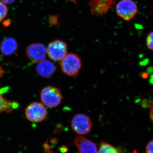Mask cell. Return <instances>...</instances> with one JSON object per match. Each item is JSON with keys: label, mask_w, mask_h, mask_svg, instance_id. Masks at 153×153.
I'll use <instances>...</instances> for the list:
<instances>
[{"label": "cell", "mask_w": 153, "mask_h": 153, "mask_svg": "<svg viewBox=\"0 0 153 153\" xmlns=\"http://www.w3.org/2000/svg\"><path fill=\"white\" fill-rule=\"evenodd\" d=\"M116 13L126 21H130L137 13L138 7L133 0H121L116 5Z\"/></svg>", "instance_id": "obj_3"}, {"label": "cell", "mask_w": 153, "mask_h": 153, "mask_svg": "<svg viewBox=\"0 0 153 153\" xmlns=\"http://www.w3.org/2000/svg\"><path fill=\"white\" fill-rule=\"evenodd\" d=\"M15 1L16 0H1V1L2 2L4 3V4H13Z\"/></svg>", "instance_id": "obj_19"}, {"label": "cell", "mask_w": 153, "mask_h": 153, "mask_svg": "<svg viewBox=\"0 0 153 153\" xmlns=\"http://www.w3.org/2000/svg\"><path fill=\"white\" fill-rule=\"evenodd\" d=\"M150 115L151 119L153 121V100L151 103L150 108Z\"/></svg>", "instance_id": "obj_18"}, {"label": "cell", "mask_w": 153, "mask_h": 153, "mask_svg": "<svg viewBox=\"0 0 153 153\" xmlns=\"http://www.w3.org/2000/svg\"><path fill=\"white\" fill-rule=\"evenodd\" d=\"M60 61V68L64 74L70 76H77L82 66L81 59L78 55L69 53Z\"/></svg>", "instance_id": "obj_1"}, {"label": "cell", "mask_w": 153, "mask_h": 153, "mask_svg": "<svg viewBox=\"0 0 153 153\" xmlns=\"http://www.w3.org/2000/svg\"><path fill=\"white\" fill-rule=\"evenodd\" d=\"M47 109L41 102H32L25 109L26 117L31 122H41L47 118Z\"/></svg>", "instance_id": "obj_4"}, {"label": "cell", "mask_w": 153, "mask_h": 153, "mask_svg": "<svg viewBox=\"0 0 153 153\" xmlns=\"http://www.w3.org/2000/svg\"><path fill=\"white\" fill-rule=\"evenodd\" d=\"M97 153H120L117 148L105 142H102L100 145Z\"/></svg>", "instance_id": "obj_13"}, {"label": "cell", "mask_w": 153, "mask_h": 153, "mask_svg": "<svg viewBox=\"0 0 153 153\" xmlns=\"http://www.w3.org/2000/svg\"><path fill=\"white\" fill-rule=\"evenodd\" d=\"M41 98L44 105L49 108H54L60 105L63 99V96L57 88L48 86L41 90Z\"/></svg>", "instance_id": "obj_2"}, {"label": "cell", "mask_w": 153, "mask_h": 153, "mask_svg": "<svg viewBox=\"0 0 153 153\" xmlns=\"http://www.w3.org/2000/svg\"><path fill=\"white\" fill-rule=\"evenodd\" d=\"M47 54L46 47L41 43L30 44L26 49V54L28 58L34 63H38L44 60Z\"/></svg>", "instance_id": "obj_7"}, {"label": "cell", "mask_w": 153, "mask_h": 153, "mask_svg": "<svg viewBox=\"0 0 153 153\" xmlns=\"http://www.w3.org/2000/svg\"><path fill=\"white\" fill-rule=\"evenodd\" d=\"M18 45L14 38L9 37L4 39L1 42L0 49L3 55L9 56L13 54L18 49Z\"/></svg>", "instance_id": "obj_11"}, {"label": "cell", "mask_w": 153, "mask_h": 153, "mask_svg": "<svg viewBox=\"0 0 153 153\" xmlns=\"http://www.w3.org/2000/svg\"><path fill=\"white\" fill-rule=\"evenodd\" d=\"M58 18L56 16H52L49 18L48 22L51 25H55L57 24Z\"/></svg>", "instance_id": "obj_17"}, {"label": "cell", "mask_w": 153, "mask_h": 153, "mask_svg": "<svg viewBox=\"0 0 153 153\" xmlns=\"http://www.w3.org/2000/svg\"><path fill=\"white\" fill-rule=\"evenodd\" d=\"M36 71L40 76L49 78L54 74L56 67L52 61L44 60L38 63L36 66Z\"/></svg>", "instance_id": "obj_10"}, {"label": "cell", "mask_w": 153, "mask_h": 153, "mask_svg": "<svg viewBox=\"0 0 153 153\" xmlns=\"http://www.w3.org/2000/svg\"><path fill=\"white\" fill-rule=\"evenodd\" d=\"M8 13V8L4 3L0 1V22L7 16Z\"/></svg>", "instance_id": "obj_14"}, {"label": "cell", "mask_w": 153, "mask_h": 153, "mask_svg": "<svg viewBox=\"0 0 153 153\" xmlns=\"http://www.w3.org/2000/svg\"><path fill=\"white\" fill-rule=\"evenodd\" d=\"M4 73V70L1 66H0V77H2Z\"/></svg>", "instance_id": "obj_20"}, {"label": "cell", "mask_w": 153, "mask_h": 153, "mask_svg": "<svg viewBox=\"0 0 153 153\" xmlns=\"http://www.w3.org/2000/svg\"><path fill=\"white\" fill-rule=\"evenodd\" d=\"M73 130L79 135L86 134L92 128V122L90 117L83 114L75 115L71 121Z\"/></svg>", "instance_id": "obj_5"}, {"label": "cell", "mask_w": 153, "mask_h": 153, "mask_svg": "<svg viewBox=\"0 0 153 153\" xmlns=\"http://www.w3.org/2000/svg\"><path fill=\"white\" fill-rule=\"evenodd\" d=\"M138 153L137 152V151L136 150H134L133 152H131V153Z\"/></svg>", "instance_id": "obj_21"}, {"label": "cell", "mask_w": 153, "mask_h": 153, "mask_svg": "<svg viewBox=\"0 0 153 153\" xmlns=\"http://www.w3.org/2000/svg\"><path fill=\"white\" fill-rule=\"evenodd\" d=\"M67 53V46L65 42L60 40H55L49 43L47 49V53L50 59L55 61L61 60Z\"/></svg>", "instance_id": "obj_6"}, {"label": "cell", "mask_w": 153, "mask_h": 153, "mask_svg": "<svg viewBox=\"0 0 153 153\" xmlns=\"http://www.w3.org/2000/svg\"><path fill=\"white\" fill-rule=\"evenodd\" d=\"M146 153H153V139L150 141L146 147Z\"/></svg>", "instance_id": "obj_16"}, {"label": "cell", "mask_w": 153, "mask_h": 153, "mask_svg": "<svg viewBox=\"0 0 153 153\" xmlns=\"http://www.w3.org/2000/svg\"><path fill=\"white\" fill-rule=\"evenodd\" d=\"M19 105L18 102L5 98L0 91V113H10L16 109Z\"/></svg>", "instance_id": "obj_12"}, {"label": "cell", "mask_w": 153, "mask_h": 153, "mask_svg": "<svg viewBox=\"0 0 153 153\" xmlns=\"http://www.w3.org/2000/svg\"><path fill=\"white\" fill-rule=\"evenodd\" d=\"M74 143L79 153H97L96 145L92 141L82 136L76 137Z\"/></svg>", "instance_id": "obj_9"}, {"label": "cell", "mask_w": 153, "mask_h": 153, "mask_svg": "<svg viewBox=\"0 0 153 153\" xmlns=\"http://www.w3.org/2000/svg\"><path fill=\"white\" fill-rule=\"evenodd\" d=\"M73 1H74V0H73Z\"/></svg>", "instance_id": "obj_22"}, {"label": "cell", "mask_w": 153, "mask_h": 153, "mask_svg": "<svg viewBox=\"0 0 153 153\" xmlns=\"http://www.w3.org/2000/svg\"><path fill=\"white\" fill-rule=\"evenodd\" d=\"M116 0H91L89 2L92 13L98 16L106 14L114 5Z\"/></svg>", "instance_id": "obj_8"}, {"label": "cell", "mask_w": 153, "mask_h": 153, "mask_svg": "<svg viewBox=\"0 0 153 153\" xmlns=\"http://www.w3.org/2000/svg\"><path fill=\"white\" fill-rule=\"evenodd\" d=\"M146 44L148 48L150 50L153 51V32L148 34L146 40Z\"/></svg>", "instance_id": "obj_15"}]
</instances>
